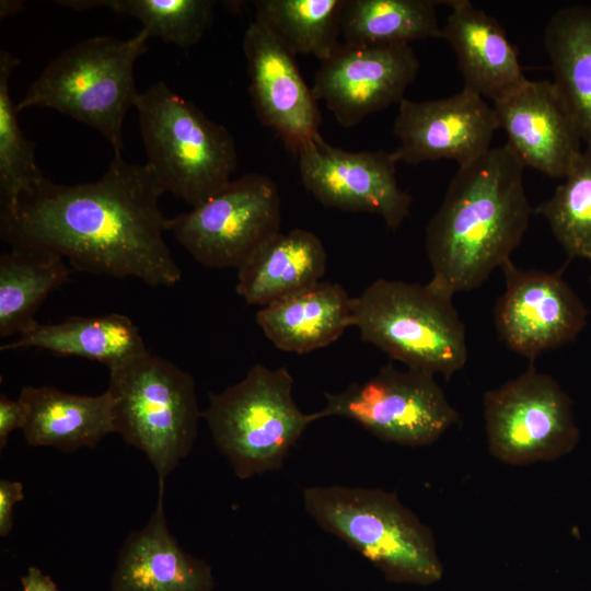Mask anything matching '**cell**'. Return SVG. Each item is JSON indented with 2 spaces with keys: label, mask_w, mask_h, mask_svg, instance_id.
<instances>
[{
  "label": "cell",
  "mask_w": 591,
  "mask_h": 591,
  "mask_svg": "<svg viewBox=\"0 0 591 591\" xmlns=\"http://www.w3.org/2000/svg\"><path fill=\"white\" fill-rule=\"evenodd\" d=\"M442 2L451 12L441 27V38L457 57L464 89L496 103L522 88L528 79L499 22L468 0Z\"/></svg>",
  "instance_id": "d6986e66"
},
{
  "label": "cell",
  "mask_w": 591,
  "mask_h": 591,
  "mask_svg": "<svg viewBox=\"0 0 591 591\" xmlns=\"http://www.w3.org/2000/svg\"><path fill=\"white\" fill-rule=\"evenodd\" d=\"M22 591H59L55 582L38 568L31 566L24 577L21 578Z\"/></svg>",
  "instance_id": "d6a6232c"
},
{
  "label": "cell",
  "mask_w": 591,
  "mask_h": 591,
  "mask_svg": "<svg viewBox=\"0 0 591 591\" xmlns=\"http://www.w3.org/2000/svg\"><path fill=\"white\" fill-rule=\"evenodd\" d=\"M135 107L148 161L165 193L196 207L231 181L237 166L230 131L163 81L140 92Z\"/></svg>",
  "instance_id": "5b68a950"
},
{
  "label": "cell",
  "mask_w": 591,
  "mask_h": 591,
  "mask_svg": "<svg viewBox=\"0 0 591 591\" xmlns=\"http://www.w3.org/2000/svg\"><path fill=\"white\" fill-rule=\"evenodd\" d=\"M419 67L410 45L343 42L321 61L312 91L340 126L351 128L368 115L401 103Z\"/></svg>",
  "instance_id": "4fadbf2b"
},
{
  "label": "cell",
  "mask_w": 591,
  "mask_h": 591,
  "mask_svg": "<svg viewBox=\"0 0 591 591\" xmlns=\"http://www.w3.org/2000/svg\"><path fill=\"white\" fill-rule=\"evenodd\" d=\"M281 204L275 182L258 173L232 179L222 190L166 219V231L207 268L239 269L280 233Z\"/></svg>",
  "instance_id": "9c48e42d"
},
{
  "label": "cell",
  "mask_w": 591,
  "mask_h": 591,
  "mask_svg": "<svg viewBox=\"0 0 591 591\" xmlns=\"http://www.w3.org/2000/svg\"><path fill=\"white\" fill-rule=\"evenodd\" d=\"M57 3L76 11L105 7L120 15L139 20L150 37L187 49L198 43L209 27L211 0H67Z\"/></svg>",
  "instance_id": "83f0119b"
},
{
  "label": "cell",
  "mask_w": 591,
  "mask_h": 591,
  "mask_svg": "<svg viewBox=\"0 0 591 591\" xmlns=\"http://www.w3.org/2000/svg\"><path fill=\"white\" fill-rule=\"evenodd\" d=\"M149 34L130 38L95 36L55 57L16 103L19 113L39 106L81 121L106 138L120 155L123 121L140 92L134 68L146 53Z\"/></svg>",
  "instance_id": "277c9868"
},
{
  "label": "cell",
  "mask_w": 591,
  "mask_h": 591,
  "mask_svg": "<svg viewBox=\"0 0 591 591\" xmlns=\"http://www.w3.org/2000/svg\"><path fill=\"white\" fill-rule=\"evenodd\" d=\"M303 506L320 528L372 563L386 580L428 586L441 579L432 531L395 493L311 486L303 490Z\"/></svg>",
  "instance_id": "3957f363"
},
{
  "label": "cell",
  "mask_w": 591,
  "mask_h": 591,
  "mask_svg": "<svg viewBox=\"0 0 591 591\" xmlns=\"http://www.w3.org/2000/svg\"><path fill=\"white\" fill-rule=\"evenodd\" d=\"M498 128L494 108L464 88L444 99H404L394 121L399 144L393 153L408 164L450 159L464 166L490 149Z\"/></svg>",
  "instance_id": "9a60e30c"
},
{
  "label": "cell",
  "mask_w": 591,
  "mask_h": 591,
  "mask_svg": "<svg viewBox=\"0 0 591 591\" xmlns=\"http://www.w3.org/2000/svg\"><path fill=\"white\" fill-rule=\"evenodd\" d=\"M321 419H350L376 438L407 447L437 441L459 419L434 375L415 369L382 367L372 378L325 392Z\"/></svg>",
  "instance_id": "30bf717a"
},
{
  "label": "cell",
  "mask_w": 591,
  "mask_h": 591,
  "mask_svg": "<svg viewBox=\"0 0 591 591\" xmlns=\"http://www.w3.org/2000/svg\"><path fill=\"white\" fill-rule=\"evenodd\" d=\"M292 389L287 367L256 363L240 382L209 394L201 418L240 479L280 470L306 427L321 419L299 408Z\"/></svg>",
  "instance_id": "52a82bcc"
},
{
  "label": "cell",
  "mask_w": 591,
  "mask_h": 591,
  "mask_svg": "<svg viewBox=\"0 0 591 591\" xmlns=\"http://www.w3.org/2000/svg\"><path fill=\"white\" fill-rule=\"evenodd\" d=\"M23 498V485L20 482L0 480V536H7L12 531L13 509Z\"/></svg>",
  "instance_id": "1f68e13d"
},
{
  "label": "cell",
  "mask_w": 591,
  "mask_h": 591,
  "mask_svg": "<svg viewBox=\"0 0 591 591\" xmlns=\"http://www.w3.org/2000/svg\"><path fill=\"white\" fill-rule=\"evenodd\" d=\"M40 348L60 356L94 360L114 370L148 354L139 328L126 315L71 316L57 323L35 322L1 350Z\"/></svg>",
  "instance_id": "603a6c76"
},
{
  "label": "cell",
  "mask_w": 591,
  "mask_h": 591,
  "mask_svg": "<svg viewBox=\"0 0 591 591\" xmlns=\"http://www.w3.org/2000/svg\"><path fill=\"white\" fill-rule=\"evenodd\" d=\"M164 490L147 524L124 542L111 580L112 591H211L210 566L186 553L167 528Z\"/></svg>",
  "instance_id": "ac0fdd59"
},
{
  "label": "cell",
  "mask_w": 591,
  "mask_h": 591,
  "mask_svg": "<svg viewBox=\"0 0 591 591\" xmlns=\"http://www.w3.org/2000/svg\"><path fill=\"white\" fill-rule=\"evenodd\" d=\"M164 193L147 163L114 155L94 182L61 185L44 176L0 210V235L11 246L56 253L80 271L173 287L182 270L163 237Z\"/></svg>",
  "instance_id": "6da1fadb"
},
{
  "label": "cell",
  "mask_w": 591,
  "mask_h": 591,
  "mask_svg": "<svg viewBox=\"0 0 591 591\" xmlns=\"http://www.w3.org/2000/svg\"><path fill=\"white\" fill-rule=\"evenodd\" d=\"M60 255L34 247L11 246L0 256V337L20 335L50 294L68 280Z\"/></svg>",
  "instance_id": "d4e9b609"
},
{
  "label": "cell",
  "mask_w": 591,
  "mask_h": 591,
  "mask_svg": "<svg viewBox=\"0 0 591 591\" xmlns=\"http://www.w3.org/2000/svg\"><path fill=\"white\" fill-rule=\"evenodd\" d=\"M346 0H257L255 20L293 56L328 58L341 42Z\"/></svg>",
  "instance_id": "4316f807"
},
{
  "label": "cell",
  "mask_w": 591,
  "mask_h": 591,
  "mask_svg": "<svg viewBox=\"0 0 591 591\" xmlns=\"http://www.w3.org/2000/svg\"><path fill=\"white\" fill-rule=\"evenodd\" d=\"M432 0H346L340 32L350 45H410L441 38Z\"/></svg>",
  "instance_id": "484cf974"
},
{
  "label": "cell",
  "mask_w": 591,
  "mask_h": 591,
  "mask_svg": "<svg viewBox=\"0 0 591 591\" xmlns=\"http://www.w3.org/2000/svg\"><path fill=\"white\" fill-rule=\"evenodd\" d=\"M523 171L508 143L459 166L426 229L431 286L453 297L510 260L533 212Z\"/></svg>",
  "instance_id": "7a4b0ae2"
},
{
  "label": "cell",
  "mask_w": 591,
  "mask_h": 591,
  "mask_svg": "<svg viewBox=\"0 0 591 591\" xmlns=\"http://www.w3.org/2000/svg\"><path fill=\"white\" fill-rule=\"evenodd\" d=\"M297 155L302 184L323 206L379 215L390 229L409 216L413 198L397 185L393 152L348 151L320 136Z\"/></svg>",
  "instance_id": "7c38bea8"
},
{
  "label": "cell",
  "mask_w": 591,
  "mask_h": 591,
  "mask_svg": "<svg viewBox=\"0 0 591 591\" xmlns=\"http://www.w3.org/2000/svg\"><path fill=\"white\" fill-rule=\"evenodd\" d=\"M326 265L316 234L298 228L280 232L237 269L235 291L246 304L264 308L321 281Z\"/></svg>",
  "instance_id": "44dd1931"
},
{
  "label": "cell",
  "mask_w": 591,
  "mask_h": 591,
  "mask_svg": "<svg viewBox=\"0 0 591 591\" xmlns=\"http://www.w3.org/2000/svg\"><path fill=\"white\" fill-rule=\"evenodd\" d=\"M484 415L489 451L507 464L552 461L572 451L579 440L570 398L533 363L485 393Z\"/></svg>",
  "instance_id": "8fae6325"
},
{
  "label": "cell",
  "mask_w": 591,
  "mask_h": 591,
  "mask_svg": "<svg viewBox=\"0 0 591 591\" xmlns=\"http://www.w3.org/2000/svg\"><path fill=\"white\" fill-rule=\"evenodd\" d=\"M20 60L0 51V210L14 205L18 197L44 177L35 160V143L22 131L10 95V77Z\"/></svg>",
  "instance_id": "f1b7e54d"
},
{
  "label": "cell",
  "mask_w": 591,
  "mask_h": 591,
  "mask_svg": "<svg viewBox=\"0 0 591 591\" xmlns=\"http://www.w3.org/2000/svg\"><path fill=\"white\" fill-rule=\"evenodd\" d=\"M28 414V405L22 398L11 399L3 393L0 395V450L7 445L12 431L24 429Z\"/></svg>",
  "instance_id": "4dcf8cb0"
},
{
  "label": "cell",
  "mask_w": 591,
  "mask_h": 591,
  "mask_svg": "<svg viewBox=\"0 0 591 591\" xmlns=\"http://www.w3.org/2000/svg\"><path fill=\"white\" fill-rule=\"evenodd\" d=\"M352 321L354 298L341 285L329 281H318L256 313L267 339L280 350L298 355L333 344Z\"/></svg>",
  "instance_id": "ffe728a7"
},
{
  "label": "cell",
  "mask_w": 591,
  "mask_h": 591,
  "mask_svg": "<svg viewBox=\"0 0 591 591\" xmlns=\"http://www.w3.org/2000/svg\"><path fill=\"white\" fill-rule=\"evenodd\" d=\"M544 45L554 73V85L591 146V7L572 4L549 19Z\"/></svg>",
  "instance_id": "cb8c5ba5"
},
{
  "label": "cell",
  "mask_w": 591,
  "mask_h": 591,
  "mask_svg": "<svg viewBox=\"0 0 591 591\" xmlns=\"http://www.w3.org/2000/svg\"><path fill=\"white\" fill-rule=\"evenodd\" d=\"M23 2L18 0H1L0 1V18L12 15L22 9Z\"/></svg>",
  "instance_id": "836d02e7"
},
{
  "label": "cell",
  "mask_w": 591,
  "mask_h": 591,
  "mask_svg": "<svg viewBox=\"0 0 591 591\" xmlns=\"http://www.w3.org/2000/svg\"><path fill=\"white\" fill-rule=\"evenodd\" d=\"M22 398L30 408L23 436L31 447H51L71 452L95 448L115 432L112 397L107 391L96 396L62 392L53 386L26 385Z\"/></svg>",
  "instance_id": "7402d4cb"
},
{
  "label": "cell",
  "mask_w": 591,
  "mask_h": 591,
  "mask_svg": "<svg viewBox=\"0 0 591 591\" xmlns=\"http://www.w3.org/2000/svg\"><path fill=\"white\" fill-rule=\"evenodd\" d=\"M499 128L524 166L564 178L582 151L577 123L553 82L531 81L494 103Z\"/></svg>",
  "instance_id": "e0dca14e"
},
{
  "label": "cell",
  "mask_w": 591,
  "mask_h": 591,
  "mask_svg": "<svg viewBox=\"0 0 591 591\" xmlns=\"http://www.w3.org/2000/svg\"><path fill=\"white\" fill-rule=\"evenodd\" d=\"M506 290L495 309L497 332L514 352L534 359L583 329L588 310L558 275L501 266Z\"/></svg>",
  "instance_id": "5bb4252c"
},
{
  "label": "cell",
  "mask_w": 591,
  "mask_h": 591,
  "mask_svg": "<svg viewBox=\"0 0 591 591\" xmlns=\"http://www.w3.org/2000/svg\"><path fill=\"white\" fill-rule=\"evenodd\" d=\"M452 298L429 282L380 278L354 298L352 326L407 368L450 379L467 360L465 327Z\"/></svg>",
  "instance_id": "8992f818"
},
{
  "label": "cell",
  "mask_w": 591,
  "mask_h": 591,
  "mask_svg": "<svg viewBox=\"0 0 591 591\" xmlns=\"http://www.w3.org/2000/svg\"><path fill=\"white\" fill-rule=\"evenodd\" d=\"M566 253L591 260V146H586L554 195L535 209Z\"/></svg>",
  "instance_id": "f546056e"
},
{
  "label": "cell",
  "mask_w": 591,
  "mask_h": 591,
  "mask_svg": "<svg viewBox=\"0 0 591 591\" xmlns=\"http://www.w3.org/2000/svg\"><path fill=\"white\" fill-rule=\"evenodd\" d=\"M242 47L258 120L297 154L321 136L322 116L312 88L302 78L296 56L256 21L247 26Z\"/></svg>",
  "instance_id": "2e32d148"
},
{
  "label": "cell",
  "mask_w": 591,
  "mask_h": 591,
  "mask_svg": "<svg viewBox=\"0 0 591 591\" xmlns=\"http://www.w3.org/2000/svg\"><path fill=\"white\" fill-rule=\"evenodd\" d=\"M114 429L153 466L159 489L192 451L199 410L193 375L150 352L109 370Z\"/></svg>",
  "instance_id": "ba28073f"
}]
</instances>
